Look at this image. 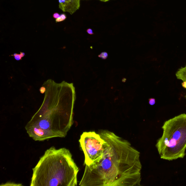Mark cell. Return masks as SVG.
I'll return each mask as SVG.
<instances>
[{
    "label": "cell",
    "mask_w": 186,
    "mask_h": 186,
    "mask_svg": "<svg viewBox=\"0 0 186 186\" xmlns=\"http://www.w3.org/2000/svg\"><path fill=\"white\" fill-rule=\"evenodd\" d=\"M176 76L177 78L183 81L182 85L186 89V65L185 67H181L178 70ZM185 97L186 98V95Z\"/></svg>",
    "instance_id": "cell-7"
},
{
    "label": "cell",
    "mask_w": 186,
    "mask_h": 186,
    "mask_svg": "<svg viewBox=\"0 0 186 186\" xmlns=\"http://www.w3.org/2000/svg\"><path fill=\"white\" fill-rule=\"evenodd\" d=\"M31 186L77 185L78 166L69 150L52 147L32 169Z\"/></svg>",
    "instance_id": "cell-3"
},
{
    "label": "cell",
    "mask_w": 186,
    "mask_h": 186,
    "mask_svg": "<svg viewBox=\"0 0 186 186\" xmlns=\"http://www.w3.org/2000/svg\"><path fill=\"white\" fill-rule=\"evenodd\" d=\"M162 136L156 147L164 160L172 161L182 158L186 149V114L175 116L164 122Z\"/></svg>",
    "instance_id": "cell-4"
},
{
    "label": "cell",
    "mask_w": 186,
    "mask_h": 186,
    "mask_svg": "<svg viewBox=\"0 0 186 186\" xmlns=\"http://www.w3.org/2000/svg\"><path fill=\"white\" fill-rule=\"evenodd\" d=\"M84 154V163L89 166L98 162L103 157L105 141L95 131L84 132L79 140Z\"/></svg>",
    "instance_id": "cell-5"
},
{
    "label": "cell",
    "mask_w": 186,
    "mask_h": 186,
    "mask_svg": "<svg viewBox=\"0 0 186 186\" xmlns=\"http://www.w3.org/2000/svg\"><path fill=\"white\" fill-rule=\"evenodd\" d=\"M156 100L153 98H151L149 99V103L151 105H153L155 104Z\"/></svg>",
    "instance_id": "cell-11"
},
{
    "label": "cell",
    "mask_w": 186,
    "mask_h": 186,
    "mask_svg": "<svg viewBox=\"0 0 186 186\" xmlns=\"http://www.w3.org/2000/svg\"><path fill=\"white\" fill-rule=\"evenodd\" d=\"M39 90L41 93V94H44V93L45 92L46 88H45V87L44 86L42 85V87H41L40 89Z\"/></svg>",
    "instance_id": "cell-12"
},
{
    "label": "cell",
    "mask_w": 186,
    "mask_h": 186,
    "mask_svg": "<svg viewBox=\"0 0 186 186\" xmlns=\"http://www.w3.org/2000/svg\"><path fill=\"white\" fill-rule=\"evenodd\" d=\"M46 88L40 107L25 126L29 137L42 142L67 136L74 123L76 96L73 83H59L49 79L44 82Z\"/></svg>",
    "instance_id": "cell-2"
},
{
    "label": "cell",
    "mask_w": 186,
    "mask_h": 186,
    "mask_svg": "<svg viewBox=\"0 0 186 186\" xmlns=\"http://www.w3.org/2000/svg\"><path fill=\"white\" fill-rule=\"evenodd\" d=\"M87 32L89 35H92L94 34L92 30L91 29H88L87 30Z\"/></svg>",
    "instance_id": "cell-14"
},
{
    "label": "cell",
    "mask_w": 186,
    "mask_h": 186,
    "mask_svg": "<svg viewBox=\"0 0 186 186\" xmlns=\"http://www.w3.org/2000/svg\"><path fill=\"white\" fill-rule=\"evenodd\" d=\"M25 55V53L23 52H20V54H18L14 53V54L11 55L14 57L15 60L17 61H20L22 60V58Z\"/></svg>",
    "instance_id": "cell-8"
},
{
    "label": "cell",
    "mask_w": 186,
    "mask_h": 186,
    "mask_svg": "<svg viewBox=\"0 0 186 186\" xmlns=\"http://www.w3.org/2000/svg\"><path fill=\"white\" fill-rule=\"evenodd\" d=\"M108 56L107 52H102L98 56L99 58H102V59L105 60L108 58Z\"/></svg>",
    "instance_id": "cell-10"
},
{
    "label": "cell",
    "mask_w": 186,
    "mask_h": 186,
    "mask_svg": "<svg viewBox=\"0 0 186 186\" xmlns=\"http://www.w3.org/2000/svg\"><path fill=\"white\" fill-rule=\"evenodd\" d=\"M80 0H59V8L72 15L79 9Z\"/></svg>",
    "instance_id": "cell-6"
},
{
    "label": "cell",
    "mask_w": 186,
    "mask_h": 186,
    "mask_svg": "<svg viewBox=\"0 0 186 186\" xmlns=\"http://www.w3.org/2000/svg\"><path fill=\"white\" fill-rule=\"evenodd\" d=\"M60 15L59 13L56 12V13H55L53 15V17L54 18V19H56L58 18V17H59Z\"/></svg>",
    "instance_id": "cell-13"
},
{
    "label": "cell",
    "mask_w": 186,
    "mask_h": 186,
    "mask_svg": "<svg viewBox=\"0 0 186 186\" xmlns=\"http://www.w3.org/2000/svg\"><path fill=\"white\" fill-rule=\"evenodd\" d=\"M105 141L103 157L98 162L85 166L80 186H140V153L127 140L113 132L101 130Z\"/></svg>",
    "instance_id": "cell-1"
},
{
    "label": "cell",
    "mask_w": 186,
    "mask_h": 186,
    "mask_svg": "<svg viewBox=\"0 0 186 186\" xmlns=\"http://www.w3.org/2000/svg\"><path fill=\"white\" fill-rule=\"evenodd\" d=\"M67 16L64 14H62L60 15V16L57 19H55V21L56 23L61 22L67 19Z\"/></svg>",
    "instance_id": "cell-9"
}]
</instances>
